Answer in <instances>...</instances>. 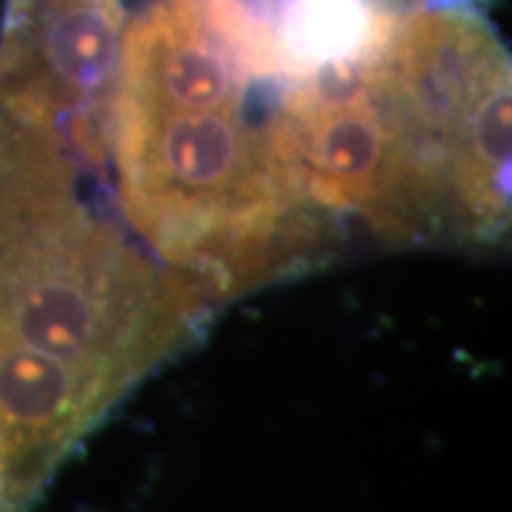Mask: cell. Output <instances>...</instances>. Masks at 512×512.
<instances>
[{"mask_svg": "<svg viewBox=\"0 0 512 512\" xmlns=\"http://www.w3.org/2000/svg\"><path fill=\"white\" fill-rule=\"evenodd\" d=\"M373 66L453 242H495L510 222V55L501 37L470 6H419L399 18Z\"/></svg>", "mask_w": 512, "mask_h": 512, "instance_id": "3957f363", "label": "cell"}, {"mask_svg": "<svg viewBox=\"0 0 512 512\" xmlns=\"http://www.w3.org/2000/svg\"><path fill=\"white\" fill-rule=\"evenodd\" d=\"M134 9L128 0H6L3 12L0 100L52 128L94 171L109 154L117 52Z\"/></svg>", "mask_w": 512, "mask_h": 512, "instance_id": "277c9868", "label": "cell"}, {"mask_svg": "<svg viewBox=\"0 0 512 512\" xmlns=\"http://www.w3.org/2000/svg\"><path fill=\"white\" fill-rule=\"evenodd\" d=\"M225 0H143L109 100L114 202L208 302L296 274L336 220L313 202L285 111Z\"/></svg>", "mask_w": 512, "mask_h": 512, "instance_id": "6da1fadb", "label": "cell"}, {"mask_svg": "<svg viewBox=\"0 0 512 512\" xmlns=\"http://www.w3.org/2000/svg\"><path fill=\"white\" fill-rule=\"evenodd\" d=\"M55 131L0 100V512L148 373L202 336L208 299L100 211Z\"/></svg>", "mask_w": 512, "mask_h": 512, "instance_id": "7a4b0ae2", "label": "cell"}]
</instances>
